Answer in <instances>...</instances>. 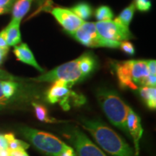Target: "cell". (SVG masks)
<instances>
[{
  "instance_id": "obj_9",
  "label": "cell",
  "mask_w": 156,
  "mask_h": 156,
  "mask_svg": "<svg viewBox=\"0 0 156 156\" xmlns=\"http://www.w3.org/2000/svg\"><path fill=\"white\" fill-rule=\"evenodd\" d=\"M95 24L99 34L107 40L122 42L133 38L129 28L123 26L113 20L98 21Z\"/></svg>"
},
{
  "instance_id": "obj_14",
  "label": "cell",
  "mask_w": 156,
  "mask_h": 156,
  "mask_svg": "<svg viewBox=\"0 0 156 156\" xmlns=\"http://www.w3.org/2000/svg\"><path fill=\"white\" fill-rule=\"evenodd\" d=\"M20 23L11 20L10 23L5 28L9 46H15L21 42V34L20 30Z\"/></svg>"
},
{
  "instance_id": "obj_10",
  "label": "cell",
  "mask_w": 156,
  "mask_h": 156,
  "mask_svg": "<svg viewBox=\"0 0 156 156\" xmlns=\"http://www.w3.org/2000/svg\"><path fill=\"white\" fill-rule=\"evenodd\" d=\"M24 93L19 81L0 80V108L16 102Z\"/></svg>"
},
{
  "instance_id": "obj_25",
  "label": "cell",
  "mask_w": 156,
  "mask_h": 156,
  "mask_svg": "<svg viewBox=\"0 0 156 156\" xmlns=\"http://www.w3.org/2000/svg\"><path fill=\"white\" fill-rule=\"evenodd\" d=\"M15 0H0V9L5 13H8L12 10Z\"/></svg>"
},
{
  "instance_id": "obj_31",
  "label": "cell",
  "mask_w": 156,
  "mask_h": 156,
  "mask_svg": "<svg viewBox=\"0 0 156 156\" xmlns=\"http://www.w3.org/2000/svg\"><path fill=\"white\" fill-rule=\"evenodd\" d=\"M7 53H8V51L3 50L0 48V65L3 63L4 61H5Z\"/></svg>"
},
{
  "instance_id": "obj_32",
  "label": "cell",
  "mask_w": 156,
  "mask_h": 156,
  "mask_svg": "<svg viewBox=\"0 0 156 156\" xmlns=\"http://www.w3.org/2000/svg\"><path fill=\"white\" fill-rule=\"evenodd\" d=\"M46 1V0H37V2H38L39 6H42V4H44Z\"/></svg>"
},
{
  "instance_id": "obj_27",
  "label": "cell",
  "mask_w": 156,
  "mask_h": 156,
  "mask_svg": "<svg viewBox=\"0 0 156 156\" xmlns=\"http://www.w3.org/2000/svg\"><path fill=\"white\" fill-rule=\"evenodd\" d=\"M8 156H29L25 150L23 149H7Z\"/></svg>"
},
{
  "instance_id": "obj_11",
  "label": "cell",
  "mask_w": 156,
  "mask_h": 156,
  "mask_svg": "<svg viewBox=\"0 0 156 156\" xmlns=\"http://www.w3.org/2000/svg\"><path fill=\"white\" fill-rule=\"evenodd\" d=\"M50 12L68 34L76 30L85 23V21L74 14L69 9L54 7Z\"/></svg>"
},
{
  "instance_id": "obj_8",
  "label": "cell",
  "mask_w": 156,
  "mask_h": 156,
  "mask_svg": "<svg viewBox=\"0 0 156 156\" xmlns=\"http://www.w3.org/2000/svg\"><path fill=\"white\" fill-rule=\"evenodd\" d=\"M63 134L74 146L77 156H107L79 129L69 128Z\"/></svg>"
},
{
  "instance_id": "obj_1",
  "label": "cell",
  "mask_w": 156,
  "mask_h": 156,
  "mask_svg": "<svg viewBox=\"0 0 156 156\" xmlns=\"http://www.w3.org/2000/svg\"><path fill=\"white\" fill-rule=\"evenodd\" d=\"M97 66L95 56L91 52H86L73 61L59 65L44 75L32 78L31 80L42 83L63 80L75 85L89 77L95 71Z\"/></svg>"
},
{
  "instance_id": "obj_29",
  "label": "cell",
  "mask_w": 156,
  "mask_h": 156,
  "mask_svg": "<svg viewBox=\"0 0 156 156\" xmlns=\"http://www.w3.org/2000/svg\"><path fill=\"white\" fill-rule=\"evenodd\" d=\"M8 149V144L5 135L0 134V151H5Z\"/></svg>"
},
{
  "instance_id": "obj_4",
  "label": "cell",
  "mask_w": 156,
  "mask_h": 156,
  "mask_svg": "<svg viewBox=\"0 0 156 156\" xmlns=\"http://www.w3.org/2000/svg\"><path fill=\"white\" fill-rule=\"evenodd\" d=\"M96 96L101 108L111 123L127 134L126 118L129 106L112 90L100 89Z\"/></svg>"
},
{
  "instance_id": "obj_18",
  "label": "cell",
  "mask_w": 156,
  "mask_h": 156,
  "mask_svg": "<svg viewBox=\"0 0 156 156\" xmlns=\"http://www.w3.org/2000/svg\"><path fill=\"white\" fill-rule=\"evenodd\" d=\"M136 7L134 2H132L131 5H129L127 7L123 9L122 12L118 17H116L114 20L115 22L119 23L123 26L129 28L130 23H131L132 18H133L134 12H135Z\"/></svg>"
},
{
  "instance_id": "obj_15",
  "label": "cell",
  "mask_w": 156,
  "mask_h": 156,
  "mask_svg": "<svg viewBox=\"0 0 156 156\" xmlns=\"http://www.w3.org/2000/svg\"><path fill=\"white\" fill-rule=\"evenodd\" d=\"M33 1L34 0H15L12 8V20L21 23L22 19L30 10Z\"/></svg>"
},
{
  "instance_id": "obj_5",
  "label": "cell",
  "mask_w": 156,
  "mask_h": 156,
  "mask_svg": "<svg viewBox=\"0 0 156 156\" xmlns=\"http://www.w3.org/2000/svg\"><path fill=\"white\" fill-rule=\"evenodd\" d=\"M23 136L37 149L48 156H59L68 146L53 134L29 127L21 128Z\"/></svg>"
},
{
  "instance_id": "obj_23",
  "label": "cell",
  "mask_w": 156,
  "mask_h": 156,
  "mask_svg": "<svg viewBox=\"0 0 156 156\" xmlns=\"http://www.w3.org/2000/svg\"><path fill=\"white\" fill-rule=\"evenodd\" d=\"M119 47L122 48L124 53L127 54L128 55L133 56L135 54V49H134L133 44L128 41H124L121 42Z\"/></svg>"
},
{
  "instance_id": "obj_6",
  "label": "cell",
  "mask_w": 156,
  "mask_h": 156,
  "mask_svg": "<svg viewBox=\"0 0 156 156\" xmlns=\"http://www.w3.org/2000/svg\"><path fill=\"white\" fill-rule=\"evenodd\" d=\"M73 84L63 80H56L46 92V99L51 104L58 103L64 111H69L72 106L84 104L85 98L71 90Z\"/></svg>"
},
{
  "instance_id": "obj_2",
  "label": "cell",
  "mask_w": 156,
  "mask_h": 156,
  "mask_svg": "<svg viewBox=\"0 0 156 156\" xmlns=\"http://www.w3.org/2000/svg\"><path fill=\"white\" fill-rule=\"evenodd\" d=\"M81 124L103 150L112 156H136L126 142L106 124L96 119H82Z\"/></svg>"
},
{
  "instance_id": "obj_19",
  "label": "cell",
  "mask_w": 156,
  "mask_h": 156,
  "mask_svg": "<svg viewBox=\"0 0 156 156\" xmlns=\"http://www.w3.org/2000/svg\"><path fill=\"white\" fill-rule=\"evenodd\" d=\"M69 9L83 20L90 18L92 15L93 10L90 5L85 2L78 3Z\"/></svg>"
},
{
  "instance_id": "obj_16",
  "label": "cell",
  "mask_w": 156,
  "mask_h": 156,
  "mask_svg": "<svg viewBox=\"0 0 156 156\" xmlns=\"http://www.w3.org/2000/svg\"><path fill=\"white\" fill-rule=\"evenodd\" d=\"M137 90L140 96L148 108L155 110L156 108V87L142 86Z\"/></svg>"
},
{
  "instance_id": "obj_28",
  "label": "cell",
  "mask_w": 156,
  "mask_h": 156,
  "mask_svg": "<svg viewBox=\"0 0 156 156\" xmlns=\"http://www.w3.org/2000/svg\"><path fill=\"white\" fill-rule=\"evenodd\" d=\"M147 64L150 74L152 75H156V62L155 60H147Z\"/></svg>"
},
{
  "instance_id": "obj_33",
  "label": "cell",
  "mask_w": 156,
  "mask_h": 156,
  "mask_svg": "<svg viewBox=\"0 0 156 156\" xmlns=\"http://www.w3.org/2000/svg\"><path fill=\"white\" fill-rule=\"evenodd\" d=\"M3 14H5V12H4V11L2 10V9H0V15H3Z\"/></svg>"
},
{
  "instance_id": "obj_26",
  "label": "cell",
  "mask_w": 156,
  "mask_h": 156,
  "mask_svg": "<svg viewBox=\"0 0 156 156\" xmlns=\"http://www.w3.org/2000/svg\"><path fill=\"white\" fill-rule=\"evenodd\" d=\"M0 48L9 51V46H8V44H7V36H6V32L5 29L0 32Z\"/></svg>"
},
{
  "instance_id": "obj_24",
  "label": "cell",
  "mask_w": 156,
  "mask_h": 156,
  "mask_svg": "<svg viewBox=\"0 0 156 156\" xmlns=\"http://www.w3.org/2000/svg\"><path fill=\"white\" fill-rule=\"evenodd\" d=\"M0 80H12V81H21L22 79L16 76H14L9 73L5 70L0 69Z\"/></svg>"
},
{
  "instance_id": "obj_12",
  "label": "cell",
  "mask_w": 156,
  "mask_h": 156,
  "mask_svg": "<svg viewBox=\"0 0 156 156\" xmlns=\"http://www.w3.org/2000/svg\"><path fill=\"white\" fill-rule=\"evenodd\" d=\"M126 126L128 132L133 139L134 145V154L138 156L140 153V141L143 134V129L141 125L140 117L129 107L126 118Z\"/></svg>"
},
{
  "instance_id": "obj_34",
  "label": "cell",
  "mask_w": 156,
  "mask_h": 156,
  "mask_svg": "<svg viewBox=\"0 0 156 156\" xmlns=\"http://www.w3.org/2000/svg\"><path fill=\"white\" fill-rule=\"evenodd\" d=\"M1 151H0V156H1Z\"/></svg>"
},
{
  "instance_id": "obj_3",
  "label": "cell",
  "mask_w": 156,
  "mask_h": 156,
  "mask_svg": "<svg viewBox=\"0 0 156 156\" xmlns=\"http://www.w3.org/2000/svg\"><path fill=\"white\" fill-rule=\"evenodd\" d=\"M113 69L122 88L137 90L145 86L150 74L147 60H127L112 64Z\"/></svg>"
},
{
  "instance_id": "obj_20",
  "label": "cell",
  "mask_w": 156,
  "mask_h": 156,
  "mask_svg": "<svg viewBox=\"0 0 156 156\" xmlns=\"http://www.w3.org/2000/svg\"><path fill=\"white\" fill-rule=\"evenodd\" d=\"M5 136L7 141L9 149H23L26 150L30 147L28 143L20 140H17L15 137L14 134L9 133L5 134Z\"/></svg>"
},
{
  "instance_id": "obj_22",
  "label": "cell",
  "mask_w": 156,
  "mask_h": 156,
  "mask_svg": "<svg viewBox=\"0 0 156 156\" xmlns=\"http://www.w3.org/2000/svg\"><path fill=\"white\" fill-rule=\"evenodd\" d=\"M136 8L139 11L141 12H147L151 8V2L150 0H135Z\"/></svg>"
},
{
  "instance_id": "obj_21",
  "label": "cell",
  "mask_w": 156,
  "mask_h": 156,
  "mask_svg": "<svg viewBox=\"0 0 156 156\" xmlns=\"http://www.w3.org/2000/svg\"><path fill=\"white\" fill-rule=\"evenodd\" d=\"M95 16L98 21L110 20L114 17V13L108 6L101 5L95 10Z\"/></svg>"
},
{
  "instance_id": "obj_13",
  "label": "cell",
  "mask_w": 156,
  "mask_h": 156,
  "mask_svg": "<svg viewBox=\"0 0 156 156\" xmlns=\"http://www.w3.org/2000/svg\"><path fill=\"white\" fill-rule=\"evenodd\" d=\"M13 52H14L17 60L26 64H28V65L32 66L41 73L44 72V69L37 62L32 51L30 49L27 44L23 43V44H20L14 46Z\"/></svg>"
},
{
  "instance_id": "obj_30",
  "label": "cell",
  "mask_w": 156,
  "mask_h": 156,
  "mask_svg": "<svg viewBox=\"0 0 156 156\" xmlns=\"http://www.w3.org/2000/svg\"><path fill=\"white\" fill-rule=\"evenodd\" d=\"M59 156H76L75 152L72 147H69L66 149L64 152H62Z\"/></svg>"
},
{
  "instance_id": "obj_17",
  "label": "cell",
  "mask_w": 156,
  "mask_h": 156,
  "mask_svg": "<svg viewBox=\"0 0 156 156\" xmlns=\"http://www.w3.org/2000/svg\"><path fill=\"white\" fill-rule=\"evenodd\" d=\"M35 110L36 118L41 122H44L46 123H62L66 122V121L58 120L51 116L48 113V109L45 107L44 105L39 104L36 103H32Z\"/></svg>"
},
{
  "instance_id": "obj_7",
  "label": "cell",
  "mask_w": 156,
  "mask_h": 156,
  "mask_svg": "<svg viewBox=\"0 0 156 156\" xmlns=\"http://www.w3.org/2000/svg\"><path fill=\"white\" fill-rule=\"evenodd\" d=\"M84 46L91 48H119L121 42L104 38L98 31L95 23L85 22L77 30L69 34Z\"/></svg>"
}]
</instances>
